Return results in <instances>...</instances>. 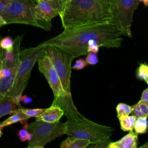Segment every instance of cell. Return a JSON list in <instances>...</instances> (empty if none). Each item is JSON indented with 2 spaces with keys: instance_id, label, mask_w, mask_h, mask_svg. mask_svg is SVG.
<instances>
[{
  "instance_id": "obj_1",
  "label": "cell",
  "mask_w": 148,
  "mask_h": 148,
  "mask_svg": "<svg viewBox=\"0 0 148 148\" xmlns=\"http://www.w3.org/2000/svg\"><path fill=\"white\" fill-rule=\"evenodd\" d=\"M122 34L112 23H106L64 29L57 36L45 42L40 46H54L69 52L74 58L87 55L90 40L97 41L100 47L119 48L121 46Z\"/></svg>"
},
{
  "instance_id": "obj_2",
  "label": "cell",
  "mask_w": 148,
  "mask_h": 148,
  "mask_svg": "<svg viewBox=\"0 0 148 148\" xmlns=\"http://www.w3.org/2000/svg\"><path fill=\"white\" fill-rule=\"evenodd\" d=\"M58 15L64 29L111 21L106 0H69Z\"/></svg>"
},
{
  "instance_id": "obj_3",
  "label": "cell",
  "mask_w": 148,
  "mask_h": 148,
  "mask_svg": "<svg viewBox=\"0 0 148 148\" xmlns=\"http://www.w3.org/2000/svg\"><path fill=\"white\" fill-rule=\"evenodd\" d=\"M45 47L40 46L24 49L20 51V62L12 87L6 95L14 98L20 105V98L26 88L34 65L43 54Z\"/></svg>"
},
{
  "instance_id": "obj_4",
  "label": "cell",
  "mask_w": 148,
  "mask_h": 148,
  "mask_svg": "<svg viewBox=\"0 0 148 148\" xmlns=\"http://www.w3.org/2000/svg\"><path fill=\"white\" fill-rule=\"evenodd\" d=\"M113 131L111 127L97 124L85 117L79 120L68 119L65 122V134L88 140L90 145L110 139Z\"/></svg>"
},
{
  "instance_id": "obj_5",
  "label": "cell",
  "mask_w": 148,
  "mask_h": 148,
  "mask_svg": "<svg viewBox=\"0 0 148 148\" xmlns=\"http://www.w3.org/2000/svg\"><path fill=\"white\" fill-rule=\"evenodd\" d=\"M111 15L110 23L115 25L123 35L132 38L133 15L138 8V0H106Z\"/></svg>"
},
{
  "instance_id": "obj_6",
  "label": "cell",
  "mask_w": 148,
  "mask_h": 148,
  "mask_svg": "<svg viewBox=\"0 0 148 148\" xmlns=\"http://www.w3.org/2000/svg\"><path fill=\"white\" fill-rule=\"evenodd\" d=\"M36 4L34 0H12L0 14L6 24H23L43 29L42 25L35 16Z\"/></svg>"
},
{
  "instance_id": "obj_7",
  "label": "cell",
  "mask_w": 148,
  "mask_h": 148,
  "mask_svg": "<svg viewBox=\"0 0 148 148\" xmlns=\"http://www.w3.org/2000/svg\"><path fill=\"white\" fill-rule=\"evenodd\" d=\"M27 129L31 134L28 148H43L49 142L65 134V123H47L35 120L28 124Z\"/></svg>"
},
{
  "instance_id": "obj_8",
  "label": "cell",
  "mask_w": 148,
  "mask_h": 148,
  "mask_svg": "<svg viewBox=\"0 0 148 148\" xmlns=\"http://www.w3.org/2000/svg\"><path fill=\"white\" fill-rule=\"evenodd\" d=\"M23 36V35H18L14 40L13 50L5 51L0 70V98L9 93L13 84L20 62Z\"/></svg>"
},
{
  "instance_id": "obj_9",
  "label": "cell",
  "mask_w": 148,
  "mask_h": 148,
  "mask_svg": "<svg viewBox=\"0 0 148 148\" xmlns=\"http://www.w3.org/2000/svg\"><path fill=\"white\" fill-rule=\"evenodd\" d=\"M44 51L57 71L64 90L71 94V76L73 57L69 52L54 46H45Z\"/></svg>"
},
{
  "instance_id": "obj_10",
  "label": "cell",
  "mask_w": 148,
  "mask_h": 148,
  "mask_svg": "<svg viewBox=\"0 0 148 148\" xmlns=\"http://www.w3.org/2000/svg\"><path fill=\"white\" fill-rule=\"evenodd\" d=\"M64 0H39L35 7L36 19L42 25L43 29L49 31L51 28V20L62 10Z\"/></svg>"
},
{
  "instance_id": "obj_11",
  "label": "cell",
  "mask_w": 148,
  "mask_h": 148,
  "mask_svg": "<svg viewBox=\"0 0 148 148\" xmlns=\"http://www.w3.org/2000/svg\"><path fill=\"white\" fill-rule=\"evenodd\" d=\"M37 62L38 69L45 77L53 92L54 97L71 95L66 93L64 90L57 72L50 58L45 54V51Z\"/></svg>"
},
{
  "instance_id": "obj_12",
  "label": "cell",
  "mask_w": 148,
  "mask_h": 148,
  "mask_svg": "<svg viewBox=\"0 0 148 148\" xmlns=\"http://www.w3.org/2000/svg\"><path fill=\"white\" fill-rule=\"evenodd\" d=\"M51 105L58 106L61 109L67 119L79 120L84 117L76 109L71 95L54 97Z\"/></svg>"
},
{
  "instance_id": "obj_13",
  "label": "cell",
  "mask_w": 148,
  "mask_h": 148,
  "mask_svg": "<svg viewBox=\"0 0 148 148\" xmlns=\"http://www.w3.org/2000/svg\"><path fill=\"white\" fill-rule=\"evenodd\" d=\"M138 134L130 131L129 133L116 142H111L108 148H137Z\"/></svg>"
},
{
  "instance_id": "obj_14",
  "label": "cell",
  "mask_w": 148,
  "mask_h": 148,
  "mask_svg": "<svg viewBox=\"0 0 148 148\" xmlns=\"http://www.w3.org/2000/svg\"><path fill=\"white\" fill-rule=\"evenodd\" d=\"M64 115L63 110L58 106L51 105L45 109L43 112L37 117L36 120H42L47 123H56L60 121V119Z\"/></svg>"
},
{
  "instance_id": "obj_15",
  "label": "cell",
  "mask_w": 148,
  "mask_h": 148,
  "mask_svg": "<svg viewBox=\"0 0 148 148\" xmlns=\"http://www.w3.org/2000/svg\"><path fill=\"white\" fill-rule=\"evenodd\" d=\"M21 106V105H18L14 98L10 96L5 95L0 98V118L12 114Z\"/></svg>"
},
{
  "instance_id": "obj_16",
  "label": "cell",
  "mask_w": 148,
  "mask_h": 148,
  "mask_svg": "<svg viewBox=\"0 0 148 148\" xmlns=\"http://www.w3.org/2000/svg\"><path fill=\"white\" fill-rule=\"evenodd\" d=\"M30 117L25 115L20 109V107L18 108L14 112L11 114V116L0 123V128L2 129L5 127L9 126L13 124H14L17 122H20L23 125V127L27 128L28 124L27 120Z\"/></svg>"
},
{
  "instance_id": "obj_17",
  "label": "cell",
  "mask_w": 148,
  "mask_h": 148,
  "mask_svg": "<svg viewBox=\"0 0 148 148\" xmlns=\"http://www.w3.org/2000/svg\"><path fill=\"white\" fill-rule=\"evenodd\" d=\"M90 142L88 140L69 136L60 144L61 148H85L88 147Z\"/></svg>"
},
{
  "instance_id": "obj_18",
  "label": "cell",
  "mask_w": 148,
  "mask_h": 148,
  "mask_svg": "<svg viewBox=\"0 0 148 148\" xmlns=\"http://www.w3.org/2000/svg\"><path fill=\"white\" fill-rule=\"evenodd\" d=\"M136 119V117L133 115H127L119 117L121 129L125 132L133 130Z\"/></svg>"
},
{
  "instance_id": "obj_19",
  "label": "cell",
  "mask_w": 148,
  "mask_h": 148,
  "mask_svg": "<svg viewBox=\"0 0 148 148\" xmlns=\"http://www.w3.org/2000/svg\"><path fill=\"white\" fill-rule=\"evenodd\" d=\"M132 110L131 111V115L138 117L140 116H147L148 114V102H140L132 105Z\"/></svg>"
},
{
  "instance_id": "obj_20",
  "label": "cell",
  "mask_w": 148,
  "mask_h": 148,
  "mask_svg": "<svg viewBox=\"0 0 148 148\" xmlns=\"http://www.w3.org/2000/svg\"><path fill=\"white\" fill-rule=\"evenodd\" d=\"M147 116L136 117L134 128L138 134H142L147 132Z\"/></svg>"
},
{
  "instance_id": "obj_21",
  "label": "cell",
  "mask_w": 148,
  "mask_h": 148,
  "mask_svg": "<svg viewBox=\"0 0 148 148\" xmlns=\"http://www.w3.org/2000/svg\"><path fill=\"white\" fill-rule=\"evenodd\" d=\"M136 78L148 84V66L146 63H141L136 71Z\"/></svg>"
},
{
  "instance_id": "obj_22",
  "label": "cell",
  "mask_w": 148,
  "mask_h": 148,
  "mask_svg": "<svg viewBox=\"0 0 148 148\" xmlns=\"http://www.w3.org/2000/svg\"><path fill=\"white\" fill-rule=\"evenodd\" d=\"M132 106L127 105L126 103L122 102L119 103L116 108L117 114V117L119 118L121 116L130 115L132 110Z\"/></svg>"
},
{
  "instance_id": "obj_23",
  "label": "cell",
  "mask_w": 148,
  "mask_h": 148,
  "mask_svg": "<svg viewBox=\"0 0 148 148\" xmlns=\"http://www.w3.org/2000/svg\"><path fill=\"white\" fill-rule=\"evenodd\" d=\"M14 40L9 36H6L0 40V48L5 51H10L13 49Z\"/></svg>"
},
{
  "instance_id": "obj_24",
  "label": "cell",
  "mask_w": 148,
  "mask_h": 148,
  "mask_svg": "<svg viewBox=\"0 0 148 148\" xmlns=\"http://www.w3.org/2000/svg\"><path fill=\"white\" fill-rule=\"evenodd\" d=\"M21 110L27 116L29 117H38L45 110V109H27L20 107Z\"/></svg>"
},
{
  "instance_id": "obj_25",
  "label": "cell",
  "mask_w": 148,
  "mask_h": 148,
  "mask_svg": "<svg viewBox=\"0 0 148 148\" xmlns=\"http://www.w3.org/2000/svg\"><path fill=\"white\" fill-rule=\"evenodd\" d=\"M18 136L20 140L22 142H25L26 140H29L31 138V133L28 131L26 128L23 127L22 129L20 130L17 132Z\"/></svg>"
},
{
  "instance_id": "obj_26",
  "label": "cell",
  "mask_w": 148,
  "mask_h": 148,
  "mask_svg": "<svg viewBox=\"0 0 148 148\" xmlns=\"http://www.w3.org/2000/svg\"><path fill=\"white\" fill-rule=\"evenodd\" d=\"M100 47V45L99 43L94 40H91L89 41L87 45V52H91L94 53H98L99 51V49Z\"/></svg>"
},
{
  "instance_id": "obj_27",
  "label": "cell",
  "mask_w": 148,
  "mask_h": 148,
  "mask_svg": "<svg viewBox=\"0 0 148 148\" xmlns=\"http://www.w3.org/2000/svg\"><path fill=\"white\" fill-rule=\"evenodd\" d=\"M86 56L85 61L87 64L94 65L98 62V58L95 53L89 52Z\"/></svg>"
},
{
  "instance_id": "obj_28",
  "label": "cell",
  "mask_w": 148,
  "mask_h": 148,
  "mask_svg": "<svg viewBox=\"0 0 148 148\" xmlns=\"http://www.w3.org/2000/svg\"><path fill=\"white\" fill-rule=\"evenodd\" d=\"M87 65L86 61L83 58H80L76 61L74 65L72 66V69L76 70H81L84 69Z\"/></svg>"
},
{
  "instance_id": "obj_29",
  "label": "cell",
  "mask_w": 148,
  "mask_h": 148,
  "mask_svg": "<svg viewBox=\"0 0 148 148\" xmlns=\"http://www.w3.org/2000/svg\"><path fill=\"white\" fill-rule=\"evenodd\" d=\"M112 142L110 139H106L103 140L99 141L97 143H95L94 144H92L91 146H88L92 147H96V148H106L108 147L109 144Z\"/></svg>"
},
{
  "instance_id": "obj_30",
  "label": "cell",
  "mask_w": 148,
  "mask_h": 148,
  "mask_svg": "<svg viewBox=\"0 0 148 148\" xmlns=\"http://www.w3.org/2000/svg\"><path fill=\"white\" fill-rule=\"evenodd\" d=\"M12 0H0V12H2L11 2Z\"/></svg>"
},
{
  "instance_id": "obj_31",
  "label": "cell",
  "mask_w": 148,
  "mask_h": 148,
  "mask_svg": "<svg viewBox=\"0 0 148 148\" xmlns=\"http://www.w3.org/2000/svg\"><path fill=\"white\" fill-rule=\"evenodd\" d=\"M139 101L148 102V88H146L145 90L143 91Z\"/></svg>"
},
{
  "instance_id": "obj_32",
  "label": "cell",
  "mask_w": 148,
  "mask_h": 148,
  "mask_svg": "<svg viewBox=\"0 0 148 148\" xmlns=\"http://www.w3.org/2000/svg\"><path fill=\"white\" fill-rule=\"evenodd\" d=\"M20 102H23L24 103L28 104L32 102V99L31 97H28L27 95H21V96L20 97Z\"/></svg>"
},
{
  "instance_id": "obj_33",
  "label": "cell",
  "mask_w": 148,
  "mask_h": 148,
  "mask_svg": "<svg viewBox=\"0 0 148 148\" xmlns=\"http://www.w3.org/2000/svg\"><path fill=\"white\" fill-rule=\"evenodd\" d=\"M4 54H5V50L2 49L1 48H0V70L1 68L3 56H4Z\"/></svg>"
},
{
  "instance_id": "obj_34",
  "label": "cell",
  "mask_w": 148,
  "mask_h": 148,
  "mask_svg": "<svg viewBox=\"0 0 148 148\" xmlns=\"http://www.w3.org/2000/svg\"><path fill=\"white\" fill-rule=\"evenodd\" d=\"M6 22L5 21V20H3V17L0 14V27H1L2 26H3L4 25H6Z\"/></svg>"
},
{
  "instance_id": "obj_35",
  "label": "cell",
  "mask_w": 148,
  "mask_h": 148,
  "mask_svg": "<svg viewBox=\"0 0 148 148\" xmlns=\"http://www.w3.org/2000/svg\"><path fill=\"white\" fill-rule=\"evenodd\" d=\"M139 2H142L145 6H147L148 5V0H138Z\"/></svg>"
},
{
  "instance_id": "obj_36",
  "label": "cell",
  "mask_w": 148,
  "mask_h": 148,
  "mask_svg": "<svg viewBox=\"0 0 148 148\" xmlns=\"http://www.w3.org/2000/svg\"><path fill=\"white\" fill-rule=\"evenodd\" d=\"M145 147L146 148H148V146H147V143H146L145 145H144V146H142L140 147Z\"/></svg>"
},
{
  "instance_id": "obj_37",
  "label": "cell",
  "mask_w": 148,
  "mask_h": 148,
  "mask_svg": "<svg viewBox=\"0 0 148 148\" xmlns=\"http://www.w3.org/2000/svg\"><path fill=\"white\" fill-rule=\"evenodd\" d=\"M2 130H1V128H0V138H1V136H2Z\"/></svg>"
},
{
  "instance_id": "obj_38",
  "label": "cell",
  "mask_w": 148,
  "mask_h": 148,
  "mask_svg": "<svg viewBox=\"0 0 148 148\" xmlns=\"http://www.w3.org/2000/svg\"><path fill=\"white\" fill-rule=\"evenodd\" d=\"M65 2H66V1H69V0H64Z\"/></svg>"
},
{
  "instance_id": "obj_39",
  "label": "cell",
  "mask_w": 148,
  "mask_h": 148,
  "mask_svg": "<svg viewBox=\"0 0 148 148\" xmlns=\"http://www.w3.org/2000/svg\"><path fill=\"white\" fill-rule=\"evenodd\" d=\"M34 1H36V2H37V1H39V0H34Z\"/></svg>"
},
{
  "instance_id": "obj_40",
  "label": "cell",
  "mask_w": 148,
  "mask_h": 148,
  "mask_svg": "<svg viewBox=\"0 0 148 148\" xmlns=\"http://www.w3.org/2000/svg\"><path fill=\"white\" fill-rule=\"evenodd\" d=\"M0 28H1V27H0Z\"/></svg>"
}]
</instances>
